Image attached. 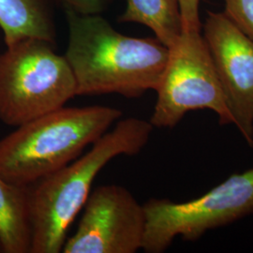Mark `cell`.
Masks as SVG:
<instances>
[{
    "instance_id": "4fadbf2b",
    "label": "cell",
    "mask_w": 253,
    "mask_h": 253,
    "mask_svg": "<svg viewBox=\"0 0 253 253\" xmlns=\"http://www.w3.org/2000/svg\"><path fill=\"white\" fill-rule=\"evenodd\" d=\"M183 31H201L200 0H178Z\"/></svg>"
},
{
    "instance_id": "8fae6325",
    "label": "cell",
    "mask_w": 253,
    "mask_h": 253,
    "mask_svg": "<svg viewBox=\"0 0 253 253\" xmlns=\"http://www.w3.org/2000/svg\"><path fill=\"white\" fill-rule=\"evenodd\" d=\"M119 22L145 25L168 48L183 31L178 0H127Z\"/></svg>"
},
{
    "instance_id": "9c48e42d",
    "label": "cell",
    "mask_w": 253,
    "mask_h": 253,
    "mask_svg": "<svg viewBox=\"0 0 253 253\" xmlns=\"http://www.w3.org/2000/svg\"><path fill=\"white\" fill-rule=\"evenodd\" d=\"M0 28L6 47L25 39H39L54 44L51 1L0 0Z\"/></svg>"
},
{
    "instance_id": "7a4b0ae2",
    "label": "cell",
    "mask_w": 253,
    "mask_h": 253,
    "mask_svg": "<svg viewBox=\"0 0 253 253\" xmlns=\"http://www.w3.org/2000/svg\"><path fill=\"white\" fill-rule=\"evenodd\" d=\"M153 129L150 121L144 119L118 120L88 152L30 186V253H62L69 228L84 208L99 172L118 156L140 153Z\"/></svg>"
},
{
    "instance_id": "30bf717a",
    "label": "cell",
    "mask_w": 253,
    "mask_h": 253,
    "mask_svg": "<svg viewBox=\"0 0 253 253\" xmlns=\"http://www.w3.org/2000/svg\"><path fill=\"white\" fill-rule=\"evenodd\" d=\"M30 186H19L0 175V245L3 253H30Z\"/></svg>"
},
{
    "instance_id": "5bb4252c",
    "label": "cell",
    "mask_w": 253,
    "mask_h": 253,
    "mask_svg": "<svg viewBox=\"0 0 253 253\" xmlns=\"http://www.w3.org/2000/svg\"><path fill=\"white\" fill-rule=\"evenodd\" d=\"M66 9L79 14H99L107 7L109 0H57Z\"/></svg>"
},
{
    "instance_id": "5b68a950",
    "label": "cell",
    "mask_w": 253,
    "mask_h": 253,
    "mask_svg": "<svg viewBox=\"0 0 253 253\" xmlns=\"http://www.w3.org/2000/svg\"><path fill=\"white\" fill-rule=\"evenodd\" d=\"M146 253H163L175 237L196 241L207 232L253 214V169L235 173L199 198L185 203L149 199L144 204Z\"/></svg>"
},
{
    "instance_id": "277c9868",
    "label": "cell",
    "mask_w": 253,
    "mask_h": 253,
    "mask_svg": "<svg viewBox=\"0 0 253 253\" xmlns=\"http://www.w3.org/2000/svg\"><path fill=\"white\" fill-rule=\"evenodd\" d=\"M77 96L65 55L54 44L25 39L0 54V120L18 126L63 107Z\"/></svg>"
},
{
    "instance_id": "9a60e30c",
    "label": "cell",
    "mask_w": 253,
    "mask_h": 253,
    "mask_svg": "<svg viewBox=\"0 0 253 253\" xmlns=\"http://www.w3.org/2000/svg\"><path fill=\"white\" fill-rule=\"evenodd\" d=\"M2 253V248H1V245H0V253Z\"/></svg>"
},
{
    "instance_id": "8992f818",
    "label": "cell",
    "mask_w": 253,
    "mask_h": 253,
    "mask_svg": "<svg viewBox=\"0 0 253 253\" xmlns=\"http://www.w3.org/2000/svg\"><path fill=\"white\" fill-rule=\"evenodd\" d=\"M150 123L172 128L191 111L210 110L220 125L234 124V118L201 31H182L173 45L162 79Z\"/></svg>"
},
{
    "instance_id": "6da1fadb",
    "label": "cell",
    "mask_w": 253,
    "mask_h": 253,
    "mask_svg": "<svg viewBox=\"0 0 253 253\" xmlns=\"http://www.w3.org/2000/svg\"><path fill=\"white\" fill-rule=\"evenodd\" d=\"M69 43L64 54L79 96L119 94L140 98L157 89L169 48L157 38L123 35L99 14L66 9Z\"/></svg>"
},
{
    "instance_id": "7c38bea8",
    "label": "cell",
    "mask_w": 253,
    "mask_h": 253,
    "mask_svg": "<svg viewBox=\"0 0 253 253\" xmlns=\"http://www.w3.org/2000/svg\"><path fill=\"white\" fill-rule=\"evenodd\" d=\"M253 41V0H225V12Z\"/></svg>"
},
{
    "instance_id": "3957f363",
    "label": "cell",
    "mask_w": 253,
    "mask_h": 253,
    "mask_svg": "<svg viewBox=\"0 0 253 253\" xmlns=\"http://www.w3.org/2000/svg\"><path fill=\"white\" fill-rule=\"evenodd\" d=\"M121 117L110 106H63L16 126L0 140V175L32 186L79 158Z\"/></svg>"
},
{
    "instance_id": "ba28073f",
    "label": "cell",
    "mask_w": 253,
    "mask_h": 253,
    "mask_svg": "<svg viewBox=\"0 0 253 253\" xmlns=\"http://www.w3.org/2000/svg\"><path fill=\"white\" fill-rule=\"evenodd\" d=\"M203 37L234 125L253 146V41L224 12H208Z\"/></svg>"
},
{
    "instance_id": "52a82bcc",
    "label": "cell",
    "mask_w": 253,
    "mask_h": 253,
    "mask_svg": "<svg viewBox=\"0 0 253 253\" xmlns=\"http://www.w3.org/2000/svg\"><path fill=\"white\" fill-rule=\"evenodd\" d=\"M80 222L64 244V253H135L145 230L144 205L126 188L104 185L92 190Z\"/></svg>"
}]
</instances>
